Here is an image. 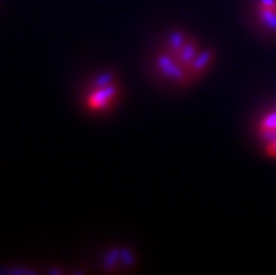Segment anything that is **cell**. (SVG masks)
Listing matches in <instances>:
<instances>
[{"mask_svg":"<svg viewBox=\"0 0 276 275\" xmlns=\"http://www.w3.org/2000/svg\"><path fill=\"white\" fill-rule=\"evenodd\" d=\"M119 99V83L112 74H101L91 82L83 97V106L91 114H105Z\"/></svg>","mask_w":276,"mask_h":275,"instance_id":"cell-2","label":"cell"},{"mask_svg":"<svg viewBox=\"0 0 276 275\" xmlns=\"http://www.w3.org/2000/svg\"><path fill=\"white\" fill-rule=\"evenodd\" d=\"M258 132L266 143L276 141V110L262 116L258 125Z\"/></svg>","mask_w":276,"mask_h":275,"instance_id":"cell-4","label":"cell"},{"mask_svg":"<svg viewBox=\"0 0 276 275\" xmlns=\"http://www.w3.org/2000/svg\"><path fill=\"white\" fill-rule=\"evenodd\" d=\"M254 14L264 30L276 32V0H255Z\"/></svg>","mask_w":276,"mask_h":275,"instance_id":"cell-3","label":"cell"},{"mask_svg":"<svg viewBox=\"0 0 276 275\" xmlns=\"http://www.w3.org/2000/svg\"><path fill=\"white\" fill-rule=\"evenodd\" d=\"M213 62L210 49L184 32L165 38L153 58V69L165 83L186 86L207 72Z\"/></svg>","mask_w":276,"mask_h":275,"instance_id":"cell-1","label":"cell"}]
</instances>
